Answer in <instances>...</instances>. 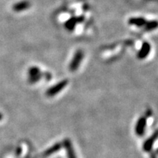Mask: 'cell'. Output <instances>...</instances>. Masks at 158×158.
Returning <instances> with one entry per match:
<instances>
[{
    "label": "cell",
    "mask_w": 158,
    "mask_h": 158,
    "mask_svg": "<svg viewBox=\"0 0 158 158\" xmlns=\"http://www.w3.org/2000/svg\"><path fill=\"white\" fill-rule=\"evenodd\" d=\"M68 80L67 79L62 80V81H59V83H56L55 85L51 86L47 91H46V96L49 97H51L57 95L58 93H59L61 91L64 90V89L68 86Z\"/></svg>",
    "instance_id": "obj_1"
},
{
    "label": "cell",
    "mask_w": 158,
    "mask_h": 158,
    "mask_svg": "<svg viewBox=\"0 0 158 158\" xmlns=\"http://www.w3.org/2000/svg\"><path fill=\"white\" fill-rule=\"evenodd\" d=\"M83 58V52L81 50H79L75 53L72 61L69 65V70L71 72H75L79 68L81 62H82Z\"/></svg>",
    "instance_id": "obj_2"
},
{
    "label": "cell",
    "mask_w": 158,
    "mask_h": 158,
    "mask_svg": "<svg viewBox=\"0 0 158 158\" xmlns=\"http://www.w3.org/2000/svg\"><path fill=\"white\" fill-rule=\"evenodd\" d=\"M29 75V81L30 83H35L38 82L42 77V73L40 69L38 67H31L28 70Z\"/></svg>",
    "instance_id": "obj_3"
},
{
    "label": "cell",
    "mask_w": 158,
    "mask_h": 158,
    "mask_svg": "<svg viewBox=\"0 0 158 158\" xmlns=\"http://www.w3.org/2000/svg\"><path fill=\"white\" fill-rule=\"evenodd\" d=\"M146 126V116H141L138 120L136 126H135V133L138 136H143L145 133Z\"/></svg>",
    "instance_id": "obj_4"
},
{
    "label": "cell",
    "mask_w": 158,
    "mask_h": 158,
    "mask_svg": "<svg viewBox=\"0 0 158 158\" xmlns=\"http://www.w3.org/2000/svg\"><path fill=\"white\" fill-rule=\"evenodd\" d=\"M62 146H64L67 152V156L68 158H77L75 155V150H74L73 146H72L71 141L69 138H65L63 141Z\"/></svg>",
    "instance_id": "obj_5"
},
{
    "label": "cell",
    "mask_w": 158,
    "mask_h": 158,
    "mask_svg": "<svg viewBox=\"0 0 158 158\" xmlns=\"http://www.w3.org/2000/svg\"><path fill=\"white\" fill-rule=\"evenodd\" d=\"M150 51H151V45L147 42H144L138 53V58L139 59H144L148 57Z\"/></svg>",
    "instance_id": "obj_6"
},
{
    "label": "cell",
    "mask_w": 158,
    "mask_h": 158,
    "mask_svg": "<svg viewBox=\"0 0 158 158\" xmlns=\"http://www.w3.org/2000/svg\"><path fill=\"white\" fill-rule=\"evenodd\" d=\"M83 16H81L79 18L76 17H72L70 18V19H68V21L65 22L64 24V27L66 28L67 30L68 31H73L74 29H75V26L77 25V24L79 22L83 21Z\"/></svg>",
    "instance_id": "obj_7"
},
{
    "label": "cell",
    "mask_w": 158,
    "mask_h": 158,
    "mask_svg": "<svg viewBox=\"0 0 158 158\" xmlns=\"http://www.w3.org/2000/svg\"><path fill=\"white\" fill-rule=\"evenodd\" d=\"M157 132H155L153 135H152L151 137H149V138L144 143V145H143V149H144V152H149L152 150V146L153 144H155V141L157 140Z\"/></svg>",
    "instance_id": "obj_8"
},
{
    "label": "cell",
    "mask_w": 158,
    "mask_h": 158,
    "mask_svg": "<svg viewBox=\"0 0 158 158\" xmlns=\"http://www.w3.org/2000/svg\"><path fill=\"white\" fill-rule=\"evenodd\" d=\"M146 20L142 17H137V18H130L128 20V24L130 25L136 26L138 27H144L145 24L146 23Z\"/></svg>",
    "instance_id": "obj_9"
},
{
    "label": "cell",
    "mask_w": 158,
    "mask_h": 158,
    "mask_svg": "<svg viewBox=\"0 0 158 158\" xmlns=\"http://www.w3.org/2000/svg\"><path fill=\"white\" fill-rule=\"evenodd\" d=\"M62 147V143H56L55 144H53V146H51V147H49L44 152L43 155L46 156V157H48V156L53 155V154L59 151Z\"/></svg>",
    "instance_id": "obj_10"
},
{
    "label": "cell",
    "mask_w": 158,
    "mask_h": 158,
    "mask_svg": "<svg viewBox=\"0 0 158 158\" xmlns=\"http://www.w3.org/2000/svg\"><path fill=\"white\" fill-rule=\"evenodd\" d=\"M29 7H30V3L29 2L22 1L15 4L13 8V10L16 11V12H20V11L27 10Z\"/></svg>",
    "instance_id": "obj_11"
},
{
    "label": "cell",
    "mask_w": 158,
    "mask_h": 158,
    "mask_svg": "<svg viewBox=\"0 0 158 158\" xmlns=\"http://www.w3.org/2000/svg\"><path fill=\"white\" fill-rule=\"evenodd\" d=\"M145 29L147 31H151L155 29L157 27V21L156 20L150 21H146V24H145Z\"/></svg>",
    "instance_id": "obj_12"
},
{
    "label": "cell",
    "mask_w": 158,
    "mask_h": 158,
    "mask_svg": "<svg viewBox=\"0 0 158 158\" xmlns=\"http://www.w3.org/2000/svg\"><path fill=\"white\" fill-rule=\"evenodd\" d=\"M2 119H3V115L0 113V121Z\"/></svg>",
    "instance_id": "obj_13"
}]
</instances>
